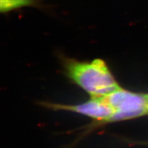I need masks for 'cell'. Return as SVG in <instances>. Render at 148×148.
I'll list each match as a JSON object with an SVG mask.
<instances>
[{
    "mask_svg": "<svg viewBox=\"0 0 148 148\" xmlns=\"http://www.w3.org/2000/svg\"><path fill=\"white\" fill-rule=\"evenodd\" d=\"M147 96H148V94H147Z\"/></svg>",
    "mask_w": 148,
    "mask_h": 148,
    "instance_id": "cell-6",
    "label": "cell"
},
{
    "mask_svg": "<svg viewBox=\"0 0 148 148\" xmlns=\"http://www.w3.org/2000/svg\"><path fill=\"white\" fill-rule=\"evenodd\" d=\"M104 97L115 112L109 123L148 114L147 94L136 93L120 88Z\"/></svg>",
    "mask_w": 148,
    "mask_h": 148,
    "instance_id": "cell-2",
    "label": "cell"
},
{
    "mask_svg": "<svg viewBox=\"0 0 148 148\" xmlns=\"http://www.w3.org/2000/svg\"><path fill=\"white\" fill-rule=\"evenodd\" d=\"M65 67L69 78L91 98L103 97L121 88L101 59L91 62L68 60Z\"/></svg>",
    "mask_w": 148,
    "mask_h": 148,
    "instance_id": "cell-1",
    "label": "cell"
},
{
    "mask_svg": "<svg viewBox=\"0 0 148 148\" xmlns=\"http://www.w3.org/2000/svg\"><path fill=\"white\" fill-rule=\"evenodd\" d=\"M32 3V0H0V9L1 12H8Z\"/></svg>",
    "mask_w": 148,
    "mask_h": 148,
    "instance_id": "cell-4",
    "label": "cell"
},
{
    "mask_svg": "<svg viewBox=\"0 0 148 148\" xmlns=\"http://www.w3.org/2000/svg\"><path fill=\"white\" fill-rule=\"evenodd\" d=\"M142 143L143 145H146L148 146V142H147V143H145V142L143 143H143Z\"/></svg>",
    "mask_w": 148,
    "mask_h": 148,
    "instance_id": "cell-5",
    "label": "cell"
},
{
    "mask_svg": "<svg viewBox=\"0 0 148 148\" xmlns=\"http://www.w3.org/2000/svg\"><path fill=\"white\" fill-rule=\"evenodd\" d=\"M45 107L58 110H65L85 115L92 119L94 122L90 128L98 127L101 125L109 123V120L114 114V110L106 100L104 96L91 99L79 104L69 105L52 103H43Z\"/></svg>",
    "mask_w": 148,
    "mask_h": 148,
    "instance_id": "cell-3",
    "label": "cell"
}]
</instances>
